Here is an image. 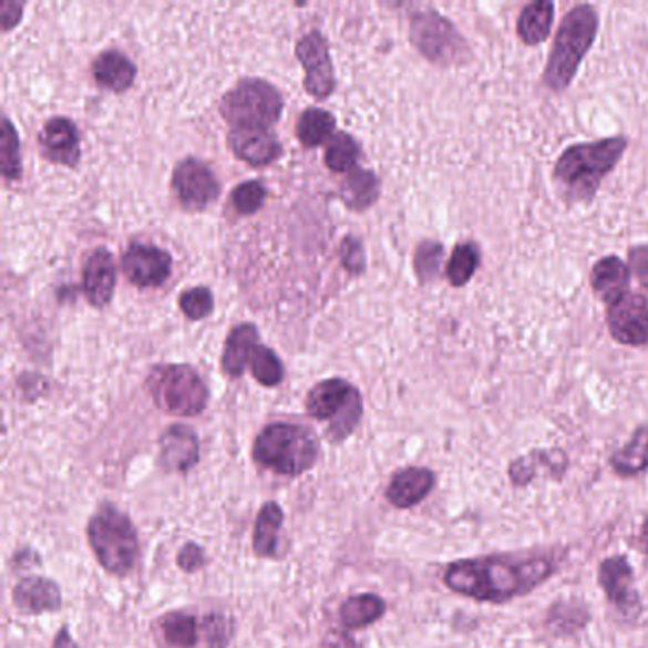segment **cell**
<instances>
[{"instance_id":"obj_1","label":"cell","mask_w":648,"mask_h":648,"mask_svg":"<svg viewBox=\"0 0 648 648\" xmlns=\"http://www.w3.org/2000/svg\"><path fill=\"white\" fill-rule=\"evenodd\" d=\"M557 573L554 554L483 555L451 563L443 582L451 592L477 603H506L531 594Z\"/></svg>"},{"instance_id":"obj_2","label":"cell","mask_w":648,"mask_h":648,"mask_svg":"<svg viewBox=\"0 0 648 648\" xmlns=\"http://www.w3.org/2000/svg\"><path fill=\"white\" fill-rule=\"evenodd\" d=\"M626 148L628 140L624 135L575 143L565 148L555 162L552 174L557 193L570 204L594 200L603 179L618 166Z\"/></svg>"},{"instance_id":"obj_3","label":"cell","mask_w":648,"mask_h":648,"mask_svg":"<svg viewBox=\"0 0 648 648\" xmlns=\"http://www.w3.org/2000/svg\"><path fill=\"white\" fill-rule=\"evenodd\" d=\"M599 33V14L592 4H578L568 10L555 33L548 63L542 74L544 86L562 94L573 81L582 60L586 58Z\"/></svg>"},{"instance_id":"obj_4","label":"cell","mask_w":648,"mask_h":648,"mask_svg":"<svg viewBox=\"0 0 648 648\" xmlns=\"http://www.w3.org/2000/svg\"><path fill=\"white\" fill-rule=\"evenodd\" d=\"M318 456L320 443L301 424L276 422L265 428L254 443V459L257 464L275 474L289 477L308 472L315 466Z\"/></svg>"},{"instance_id":"obj_5","label":"cell","mask_w":648,"mask_h":648,"mask_svg":"<svg viewBox=\"0 0 648 648\" xmlns=\"http://www.w3.org/2000/svg\"><path fill=\"white\" fill-rule=\"evenodd\" d=\"M88 538L101 567L109 573L124 576L134 568L140 544L137 533L127 515L113 506H103L90 520Z\"/></svg>"},{"instance_id":"obj_6","label":"cell","mask_w":648,"mask_h":648,"mask_svg":"<svg viewBox=\"0 0 648 648\" xmlns=\"http://www.w3.org/2000/svg\"><path fill=\"white\" fill-rule=\"evenodd\" d=\"M409 39L430 63L440 68H462L474 60V52L461 31L435 10L411 16Z\"/></svg>"},{"instance_id":"obj_7","label":"cell","mask_w":648,"mask_h":648,"mask_svg":"<svg viewBox=\"0 0 648 648\" xmlns=\"http://www.w3.org/2000/svg\"><path fill=\"white\" fill-rule=\"evenodd\" d=\"M284 100L272 84L259 79H244L223 95L219 113L233 126L268 130L280 119Z\"/></svg>"},{"instance_id":"obj_8","label":"cell","mask_w":648,"mask_h":648,"mask_svg":"<svg viewBox=\"0 0 648 648\" xmlns=\"http://www.w3.org/2000/svg\"><path fill=\"white\" fill-rule=\"evenodd\" d=\"M307 411L315 421L329 422V442H342L354 432L363 414L361 395L350 382L328 379L307 395Z\"/></svg>"},{"instance_id":"obj_9","label":"cell","mask_w":648,"mask_h":648,"mask_svg":"<svg viewBox=\"0 0 648 648\" xmlns=\"http://www.w3.org/2000/svg\"><path fill=\"white\" fill-rule=\"evenodd\" d=\"M148 394L156 408L175 416H196L207 408L206 382L191 366H161L148 374Z\"/></svg>"},{"instance_id":"obj_10","label":"cell","mask_w":648,"mask_h":648,"mask_svg":"<svg viewBox=\"0 0 648 648\" xmlns=\"http://www.w3.org/2000/svg\"><path fill=\"white\" fill-rule=\"evenodd\" d=\"M610 337L624 347L648 344V295L626 294L607 308Z\"/></svg>"},{"instance_id":"obj_11","label":"cell","mask_w":648,"mask_h":648,"mask_svg":"<svg viewBox=\"0 0 648 648\" xmlns=\"http://www.w3.org/2000/svg\"><path fill=\"white\" fill-rule=\"evenodd\" d=\"M295 54L305 69V88L316 100H328L335 90V71L328 42L320 31L305 34L297 42Z\"/></svg>"},{"instance_id":"obj_12","label":"cell","mask_w":648,"mask_h":648,"mask_svg":"<svg viewBox=\"0 0 648 648\" xmlns=\"http://www.w3.org/2000/svg\"><path fill=\"white\" fill-rule=\"evenodd\" d=\"M597 580L613 607L621 615L637 616L641 610V599L635 589V573L626 555H613L603 559L597 570Z\"/></svg>"},{"instance_id":"obj_13","label":"cell","mask_w":648,"mask_h":648,"mask_svg":"<svg viewBox=\"0 0 648 648\" xmlns=\"http://www.w3.org/2000/svg\"><path fill=\"white\" fill-rule=\"evenodd\" d=\"M174 191L187 209H204L219 196V183L204 162L185 158L175 166Z\"/></svg>"},{"instance_id":"obj_14","label":"cell","mask_w":648,"mask_h":648,"mask_svg":"<svg viewBox=\"0 0 648 648\" xmlns=\"http://www.w3.org/2000/svg\"><path fill=\"white\" fill-rule=\"evenodd\" d=\"M122 270L137 288H158L172 275V255L156 246L132 244L122 255Z\"/></svg>"},{"instance_id":"obj_15","label":"cell","mask_w":648,"mask_h":648,"mask_svg":"<svg viewBox=\"0 0 648 648\" xmlns=\"http://www.w3.org/2000/svg\"><path fill=\"white\" fill-rule=\"evenodd\" d=\"M39 147L47 161L61 166L76 167L81 162V137L79 130L69 119H50L42 126Z\"/></svg>"},{"instance_id":"obj_16","label":"cell","mask_w":648,"mask_h":648,"mask_svg":"<svg viewBox=\"0 0 648 648\" xmlns=\"http://www.w3.org/2000/svg\"><path fill=\"white\" fill-rule=\"evenodd\" d=\"M116 286V267L113 255L105 248H97L88 255L82 272V289L88 302L95 308L107 307Z\"/></svg>"},{"instance_id":"obj_17","label":"cell","mask_w":648,"mask_h":648,"mask_svg":"<svg viewBox=\"0 0 648 648\" xmlns=\"http://www.w3.org/2000/svg\"><path fill=\"white\" fill-rule=\"evenodd\" d=\"M200 459V442L198 435L194 434L193 428L174 424L167 428L161 438V461L162 469L166 472H188Z\"/></svg>"},{"instance_id":"obj_18","label":"cell","mask_w":648,"mask_h":648,"mask_svg":"<svg viewBox=\"0 0 648 648\" xmlns=\"http://www.w3.org/2000/svg\"><path fill=\"white\" fill-rule=\"evenodd\" d=\"M228 145L233 148V153L249 166H268L278 161L281 154L280 143L268 130H254V127L233 130L228 134Z\"/></svg>"},{"instance_id":"obj_19","label":"cell","mask_w":648,"mask_h":648,"mask_svg":"<svg viewBox=\"0 0 648 648\" xmlns=\"http://www.w3.org/2000/svg\"><path fill=\"white\" fill-rule=\"evenodd\" d=\"M435 487V474L430 469L409 466L398 472L387 488V501L394 508L408 510L421 504Z\"/></svg>"},{"instance_id":"obj_20","label":"cell","mask_w":648,"mask_h":648,"mask_svg":"<svg viewBox=\"0 0 648 648\" xmlns=\"http://www.w3.org/2000/svg\"><path fill=\"white\" fill-rule=\"evenodd\" d=\"M14 605L25 615L55 613L61 608V592L54 582L42 576H28L14 588Z\"/></svg>"},{"instance_id":"obj_21","label":"cell","mask_w":648,"mask_h":648,"mask_svg":"<svg viewBox=\"0 0 648 648\" xmlns=\"http://www.w3.org/2000/svg\"><path fill=\"white\" fill-rule=\"evenodd\" d=\"M629 280H631L629 265L616 255H608L595 263L589 276L594 294L607 305L618 301L621 295L628 294L626 289H628Z\"/></svg>"},{"instance_id":"obj_22","label":"cell","mask_w":648,"mask_h":648,"mask_svg":"<svg viewBox=\"0 0 648 648\" xmlns=\"http://www.w3.org/2000/svg\"><path fill=\"white\" fill-rule=\"evenodd\" d=\"M538 469L546 470L552 475L562 477L567 470V455L562 449H536L528 455L520 456L510 462L508 475L515 487L528 485L536 477Z\"/></svg>"},{"instance_id":"obj_23","label":"cell","mask_w":648,"mask_h":648,"mask_svg":"<svg viewBox=\"0 0 648 648\" xmlns=\"http://www.w3.org/2000/svg\"><path fill=\"white\" fill-rule=\"evenodd\" d=\"M257 347H259V331L254 323L236 326L225 341L222 358L223 371L230 377L244 374Z\"/></svg>"},{"instance_id":"obj_24","label":"cell","mask_w":648,"mask_h":648,"mask_svg":"<svg viewBox=\"0 0 648 648\" xmlns=\"http://www.w3.org/2000/svg\"><path fill=\"white\" fill-rule=\"evenodd\" d=\"M92 74L101 88H107L114 94H122L134 84L137 69L127 55L109 50L95 58Z\"/></svg>"},{"instance_id":"obj_25","label":"cell","mask_w":648,"mask_h":648,"mask_svg":"<svg viewBox=\"0 0 648 648\" xmlns=\"http://www.w3.org/2000/svg\"><path fill=\"white\" fill-rule=\"evenodd\" d=\"M555 4L552 0H535L523 8L517 18V37L523 44L536 47L548 41L554 25Z\"/></svg>"},{"instance_id":"obj_26","label":"cell","mask_w":648,"mask_h":648,"mask_svg":"<svg viewBox=\"0 0 648 648\" xmlns=\"http://www.w3.org/2000/svg\"><path fill=\"white\" fill-rule=\"evenodd\" d=\"M608 464L620 477L645 474L648 470V424L637 428L631 440L610 455Z\"/></svg>"},{"instance_id":"obj_27","label":"cell","mask_w":648,"mask_h":648,"mask_svg":"<svg viewBox=\"0 0 648 648\" xmlns=\"http://www.w3.org/2000/svg\"><path fill=\"white\" fill-rule=\"evenodd\" d=\"M379 196H381V181L369 169L356 167L354 172H350L347 179L342 181V202L354 212H363L373 206L374 202L379 200Z\"/></svg>"},{"instance_id":"obj_28","label":"cell","mask_w":648,"mask_h":648,"mask_svg":"<svg viewBox=\"0 0 648 648\" xmlns=\"http://www.w3.org/2000/svg\"><path fill=\"white\" fill-rule=\"evenodd\" d=\"M384 613H387V603L382 597L374 594H361L342 603L339 618L344 628L360 629L381 620Z\"/></svg>"},{"instance_id":"obj_29","label":"cell","mask_w":648,"mask_h":648,"mask_svg":"<svg viewBox=\"0 0 648 648\" xmlns=\"http://www.w3.org/2000/svg\"><path fill=\"white\" fill-rule=\"evenodd\" d=\"M284 512L276 502H267L257 515L254 531V552L259 557H275L278 549Z\"/></svg>"},{"instance_id":"obj_30","label":"cell","mask_w":648,"mask_h":648,"mask_svg":"<svg viewBox=\"0 0 648 648\" xmlns=\"http://www.w3.org/2000/svg\"><path fill=\"white\" fill-rule=\"evenodd\" d=\"M482 265V249L474 240L459 241L449 257L445 276L453 288H464Z\"/></svg>"},{"instance_id":"obj_31","label":"cell","mask_w":648,"mask_h":648,"mask_svg":"<svg viewBox=\"0 0 648 648\" xmlns=\"http://www.w3.org/2000/svg\"><path fill=\"white\" fill-rule=\"evenodd\" d=\"M335 132V116L323 109H308L297 122V137L308 148L320 147L331 140Z\"/></svg>"},{"instance_id":"obj_32","label":"cell","mask_w":648,"mask_h":648,"mask_svg":"<svg viewBox=\"0 0 648 648\" xmlns=\"http://www.w3.org/2000/svg\"><path fill=\"white\" fill-rule=\"evenodd\" d=\"M323 158H326V166L335 174H350L358 167L360 145L356 143L352 135H348L347 132H339L328 141Z\"/></svg>"},{"instance_id":"obj_33","label":"cell","mask_w":648,"mask_h":648,"mask_svg":"<svg viewBox=\"0 0 648 648\" xmlns=\"http://www.w3.org/2000/svg\"><path fill=\"white\" fill-rule=\"evenodd\" d=\"M589 621L588 607L580 601H557L549 607L546 624L554 634H576Z\"/></svg>"},{"instance_id":"obj_34","label":"cell","mask_w":648,"mask_h":648,"mask_svg":"<svg viewBox=\"0 0 648 648\" xmlns=\"http://www.w3.org/2000/svg\"><path fill=\"white\" fill-rule=\"evenodd\" d=\"M161 631L169 648H194L198 642L196 620L185 613H172L164 616L161 621Z\"/></svg>"},{"instance_id":"obj_35","label":"cell","mask_w":648,"mask_h":648,"mask_svg":"<svg viewBox=\"0 0 648 648\" xmlns=\"http://www.w3.org/2000/svg\"><path fill=\"white\" fill-rule=\"evenodd\" d=\"M249 368L254 373L255 381L263 387H278L284 379V366L280 358L270 348L259 344L249 361Z\"/></svg>"},{"instance_id":"obj_36","label":"cell","mask_w":648,"mask_h":648,"mask_svg":"<svg viewBox=\"0 0 648 648\" xmlns=\"http://www.w3.org/2000/svg\"><path fill=\"white\" fill-rule=\"evenodd\" d=\"M443 249L440 241L426 240L422 241L421 246L414 251V272L416 278L422 284H430V281L438 280L440 276V268H442Z\"/></svg>"},{"instance_id":"obj_37","label":"cell","mask_w":648,"mask_h":648,"mask_svg":"<svg viewBox=\"0 0 648 648\" xmlns=\"http://www.w3.org/2000/svg\"><path fill=\"white\" fill-rule=\"evenodd\" d=\"M0 167L7 181L21 179V153L18 132L12 122L4 121L2 124V145H0Z\"/></svg>"},{"instance_id":"obj_38","label":"cell","mask_w":648,"mask_h":648,"mask_svg":"<svg viewBox=\"0 0 648 648\" xmlns=\"http://www.w3.org/2000/svg\"><path fill=\"white\" fill-rule=\"evenodd\" d=\"M267 198V188L261 181L241 183L233 191V206L240 215H254L261 209Z\"/></svg>"},{"instance_id":"obj_39","label":"cell","mask_w":648,"mask_h":648,"mask_svg":"<svg viewBox=\"0 0 648 648\" xmlns=\"http://www.w3.org/2000/svg\"><path fill=\"white\" fill-rule=\"evenodd\" d=\"M181 312L191 320H204L214 310V295L207 288H191L179 297Z\"/></svg>"},{"instance_id":"obj_40","label":"cell","mask_w":648,"mask_h":648,"mask_svg":"<svg viewBox=\"0 0 648 648\" xmlns=\"http://www.w3.org/2000/svg\"><path fill=\"white\" fill-rule=\"evenodd\" d=\"M202 631L206 639L207 648H227L230 641V628H228L227 616L207 615L202 621Z\"/></svg>"},{"instance_id":"obj_41","label":"cell","mask_w":648,"mask_h":648,"mask_svg":"<svg viewBox=\"0 0 648 648\" xmlns=\"http://www.w3.org/2000/svg\"><path fill=\"white\" fill-rule=\"evenodd\" d=\"M342 267L347 268L350 275L360 276L366 270V254L360 241L348 236L341 246Z\"/></svg>"},{"instance_id":"obj_42","label":"cell","mask_w":648,"mask_h":648,"mask_svg":"<svg viewBox=\"0 0 648 648\" xmlns=\"http://www.w3.org/2000/svg\"><path fill=\"white\" fill-rule=\"evenodd\" d=\"M629 270L639 280L642 288L648 289V244L629 248Z\"/></svg>"},{"instance_id":"obj_43","label":"cell","mask_w":648,"mask_h":648,"mask_svg":"<svg viewBox=\"0 0 648 648\" xmlns=\"http://www.w3.org/2000/svg\"><path fill=\"white\" fill-rule=\"evenodd\" d=\"M204 562H206L204 549H202L198 544H193V542L185 544V546L181 548L179 555H177V565H179L185 573H194V570H198V568L204 567Z\"/></svg>"},{"instance_id":"obj_44","label":"cell","mask_w":648,"mask_h":648,"mask_svg":"<svg viewBox=\"0 0 648 648\" xmlns=\"http://www.w3.org/2000/svg\"><path fill=\"white\" fill-rule=\"evenodd\" d=\"M21 14H23V4H16V2H4L2 4V29L10 31L20 23Z\"/></svg>"},{"instance_id":"obj_45","label":"cell","mask_w":648,"mask_h":648,"mask_svg":"<svg viewBox=\"0 0 648 648\" xmlns=\"http://www.w3.org/2000/svg\"><path fill=\"white\" fill-rule=\"evenodd\" d=\"M321 648H360L358 642L347 634V631H331V634L323 639Z\"/></svg>"},{"instance_id":"obj_46","label":"cell","mask_w":648,"mask_h":648,"mask_svg":"<svg viewBox=\"0 0 648 648\" xmlns=\"http://www.w3.org/2000/svg\"><path fill=\"white\" fill-rule=\"evenodd\" d=\"M54 648H76L74 645L73 639H71V635H69L68 629H61L58 637H55Z\"/></svg>"},{"instance_id":"obj_47","label":"cell","mask_w":648,"mask_h":648,"mask_svg":"<svg viewBox=\"0 0 648 648\" xmlns=\"http://www.w3.org/2000/svg\"><path fill=\"white\" fill-rule=\"evenodd\" d=\"M639 546L645 557H648V512L645 515V522H642L641 533H639Z\"/></svg>"}]
</instances>
